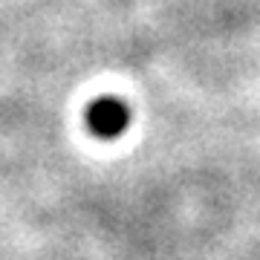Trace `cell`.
I'll return each mask as SVG.
<instances>
[{
	"mask_svg": "<svg viewBox=\"0 0 260 260\" xmlns=\"http://www.w3.org/2000/svg\"><path fill=\"white\" fill-rule=\"evenodd\" d=\"M127 124H130V110L116 95H102L87 107V127L99 139H116L127 130Z\"/></svg>",
	"mask_w": 260,
	"mask_h": 260,
	"instance_id": "1",
	"label": "cell"
}]
</instances>
